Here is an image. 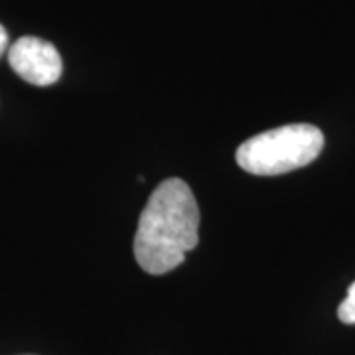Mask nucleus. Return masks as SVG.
<instances>
[{"instance_id": "obj_1", "label": "nucleus", "mask_w": 355, "mask_h": 355, "mask_svg": "<svg viewBox=\"0 0 355 355\" xmlns=\"http://www.w3.org/2000/svg\"><path fill=\"white\" fill-rule=\"evenodd\" d=\"M200 241V207L190 186L168 178L144 205L135 235V257L142 270L166 275L186 261Z\"/></svg>"}, {"instance_id": "obj_2", "label": "nucleus", "mask_w": 355, "mask_h": 355, "mask_svg": "<svg viewBox=\"0 0 355 355\" xmlns=\"http://www.w3.org/2000/svg\"><path fill=\"white\" fill-rule=\"evenodd\" d=\"M324 148V135L314 125L296 123L247 139L237 148V164L254 176H279L314 162Z\"/></svg>"}, {"instance_id": "obj_3", "label": "nucleus", "mask_w": 355, "mask_h": 355, "mask_svg": "<svg viewBox=\"0 0 355 355\" xmlns=\"http://www.w3.org/2000/svg\"><path fill=\"white\" fill-rule=\"evenodd\" d=\"M8 64L24 81L46 87L62 76V55L50 42L34 36L16 40L8 50Z\"/></svg>"}, {"instance_id": "obj_4", "label": "nucleus", "mask_w": 355, "mask_h": 355, "mask_svg": "<svg viewBox=\"0 0 355 355\" xmlns=\"http://www.w3.org/2000/svg\"><path fill=\"white\" fill-rule=\"evenodd\" d=\"M338 318L343 324H355V282L349 286V291L345 294L343 302L338 308Z\"/></svg>"}, {"instance_id": "obj_5", "label": "nucleus", "mask_w": 355, "mask_h": 355, "mask_svg": "<svg viewBox=\"0 0 355 355\" xmlns=\"http://www.w3.org/2000/svg\"><path fill=\"white\" fill-rule=\"evenodd\" d=\"M6 48H8V34H6L4 26L0 24V58H2V53L6 51Z\"/></svg>"}]
</instances>
